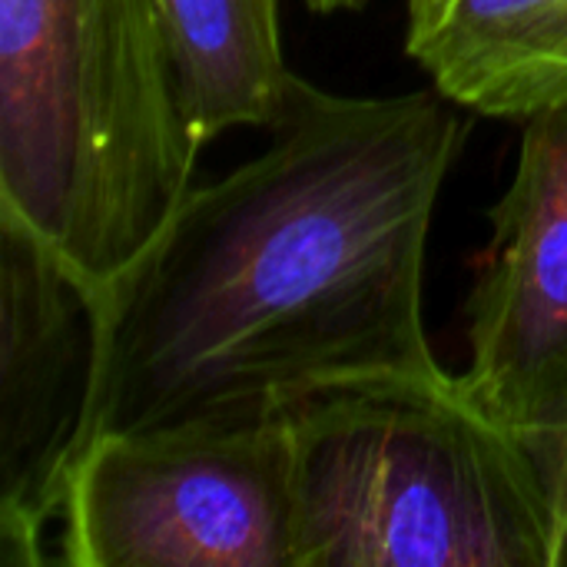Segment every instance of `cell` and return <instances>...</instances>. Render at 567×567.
<instances>
[{
  "label": "cell",
  "instance_id": "7a4b0ae2",
  "mask_svg": "<svg viewBox=\"0 0 567 567\" xmlns=\"http://www.w3.org/2000/svg\"><path fill=\"white\" fill-rule=\"evenodd\" d=\"M286 415L296 567H567V419H505L442 365Z\"/></svg>",
  "mask_w": 567,
  "mask_h": 567
},
{
  "label": "cell",
  "instance_id": "8992f818",
  "mask_svg": "<svg viewBox=\"0 0 567 567\" xmlns=\"http://www.w3.org/2000/svg\"><path fill=\"white\" fill-rule=\"evenodd\" d=\"M468 292V392L515 422L567 419V106L525 120Z\"/></svg>",
  "mask_w": 567,
  "mask_h": 567
},
{
  "label": "cell",
  "instance_id": "5b68a950",
  "mask_svg": "<svg viewBox=\"0 0 567 567\" xmlns=\"http://www.w3.org/2000/svg\"><path fill=\"white\" fill-rule=\"evenodd\" d=\"M103 355V289L0 209V567L50 561Z\"/></svg>",
  "mask_w": 567,
  "mask_h": 567
},
{
  "label": "cell",
  "instance_id": "52a82bcc",
  "mask_svg": "<svg viewBox=\"0 0 567 567\" xmlns=\"http://www.w3.org/2000/svg\"><path fill=\"white\" fill-rule=\"evenodd\" d=\"M405 50L482 116L525 123L567 106V0H405Z\"/></svg>",
  "mask_w": 567,
  "mask_h": 567
},
{
  "label": "cell",
  "instance_id": "9c48e42d",
  "mask_svg": "<svg viewBox=\"0 0 567 567\" xmlns=\"http://www.w3.org/2000/svg\"><path fill=\"white\" fill-rule=\"evenodd\" d=\"M365 0H306L309 10L316 13H339V10H359Z\"/></svg>",
  "mask_w": 567,
  "mask_h": 567
},
{
  "label": "cell",
  "instance_id": "ba28073f",
  "mask_svg": "<svg viewBox=\"0 0 567 567\" xmlns=\"http://www.w3.org/2000/svg\"><path fill=\"white\" fill-rule=\"evenodd\" d=\"M179 106L199 150L236 126L269 130L299 73L286 63L279 0H156Z\"/></svg>",
  "mask_w": 567,
  "mask_h": 567
},
{
  "label": "cell",
  "instance_id": "6da1fadb",
  "mask_svg": "<svg viewBox=\"0 0 567 567\" xmlns=\"http://www.w3.org/2000/svg\"><path fill=\"white\" fill-rule=\"evenodd\" d=\"M266 133L262 153L193 186L103 289L86 442L272 415L336 385L439 365L425 259L465 140L452 100L346 96L296 76Z\"/></svg>",
  "mask_w": 567,
  "mask_h": 567
},
{
  "label": "cell",
  "instance_id": "3957f363",
  "mask_svg": "<svg viewBox=\"0 0 567 567\" xmlns=\"http://www.w3.org/2000/svg\"><path fill=\"white\" fill-rule=\"evenodd\" d=\"M156 0H0V209L106 289L193 189Z\"/></svg>",
  "mask_w": 567,
  "mask_h": 567
},
{
  "label": "cell",
  "instance_id": "277c9868",
  "mask_svg": "<svg viewBox=\"0 0 567 567\" xmlns=\"http://www.w3.org/2000/svg\"><path fill=\"white\" fill-rule=\"evenodd\" d=\"M73 567H296L289 415H236L86 442L60 505Z\"/></svg>",
  "mask_w": 567,
  "mask_h": 567
}]
</instances>
